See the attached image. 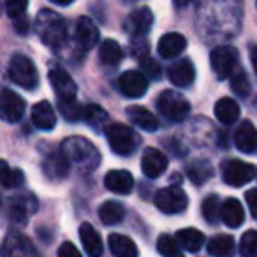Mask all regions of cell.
Masks as SVG:
<instances>
[{"label":"cell","instance_id":"cell-1","mask_svg":"<svg viewBox=\"0 0 257 257\" xmlns=\"http://www.w3.org/2000/svg\"><path fill=\"white\" fill-rule=\"evenodd\" d=\"M60 150L64 152V155L71 162L72 168H76L81 173H92L100 162V154L85 138H79V136L67 138L60 145Z\"/></svg>","mask_w":257,"mask_h":257},{"label":"cell","instance_id":"cell-2","mask_svg":"<svg viewBox=\"0 0 257 257\" xmlns=\"http://www.w3.org/2000/svg\"><path fill=\"white\" fill-rule=\"evenodd\" d=\"M34 29H36L41 43L50 50H60L67 39V23L58 13L51 11V9L39 11Z\"/></svg>","mask_w":257,"mask_h":257},{"label":"cell","instance_id":"cell-3","mask_svg":"<svg viewBox=\"0 0 257 257\" xmlns=\"http://www.w3.org/2000/svg\"><path fill=\"white\" fill-rule=\"evenodd\" d=\"M104 134H106L109 148L120 157L133 155L136 152V148L140 147V138L128 125L118 123V121L116 123H109L104 128Z\"/></svg>","mask_w":257,"mask_h":257},{"label":"cell","instance_id":"cell-4","mask_svg":"<svg viewBox=\"0 0 257 257\" xmlns=\"http://www.w3.org/2000/svg\"><path fill=\"white\" fill-rule=\"evenodd\" d=\"M9 78L25 90H36L39 86V74L36 65L25 55H13L9 62Z\"/></svg>","mask_w":257,"mask_h":257},{"label":"cell","instance_id":"cell-5","mask_svg":"<svg viewBox=\"0 0 257 257\" xmlns=\"http://www.w3.org/2000/svg\"><path fill=\"white\" fill-rule=\"evenodd\" d=\"M157 107L168 120L180 123L190 114V104L182 93L173 92V90H166L159 95Z\"/></svg>","mask_w":257,"mask_h":257},{"label":"cell","instance_id":"cell-6","mask_svg":"<svg viewBox=\"0 0 257 257\" xmlns=\"http://www.w3.org/2000/svg\"><path fill=\"white\" fill-rule=\"evenodd\" d=\"M210 62L211 69H213L215 76L218 79L231 78V74L238 67V51H236V48L222 44V46H217L211 50Z\"/></svg>","mask_w":257,"mask_h":257},{"label":"cell","instance_id":"cell-7","mask_svg":"<svg viewBox=\"0 0 257 257\" xmlns=\"http://www.w3.org/2000/svg\"><path fill=\"white\" fill-rule=\"evenodd\" d=\"M257 175L255 168L248 162L238 161V159H229L222 162V178L231 187H243L252 182Z\"/></svg>","mask_w":257,"mask_h":257},{"label":"cell","instance_id":"cell-8","mask_svg":"<svg viewBox=\"0 0 257 257\" xmlns=\"http://www.w3.org/2000/svg\"><path fill=\"white\" fill-rule=\"evenodd\" d=\"M189 204V197L180 187H168V189H161L155 194V206L168 215L182 213Z\"/></svg>","mask_w":257,"mask_h":257},{"label":"cell","instance_id":"cell-9","mask_svg":"<svg viewBox=\"0 0 257 257\" xmlns=\"http://www.w3.org/2000/svg\"><path fill=\"white\" fill-rule=\"evenodd\" d=\"M2 257H39V252L23 232L9 231L2 243Z\"/></svg>","mask_w":257,"mask_h":257},{"label":"cell","instance_id":"cell-10","mask_svg":"<svg viewBox=\"0 0 257 257\" xmlns=\"http://www.w3.org/2000/svg\"><path fill=\"white\" fill-rule=\"evenodd\" d=\"M37 211V199L32 194H20L9 199L8 213L15 224H25L29 217Z\"/></svg>","mask_w":257,"mask_h":257},{"label":"cell","instance_id":"cell-11","mask_svg":"<svg viewBox=\"0 0 257 257\" xmlns=\"http://www.w3.org/2000/svg\"><path fill=\"white\" fill-rule=\"evenodd\" d=\"M152 25H154V13L150 11V8H140L127 16L123 29L128 36H133L134 39H140V37H145L150 32Z\"/></svg>","mask_w":257,"mask_h":257},{"label":"cell","instance_id":"cell-12","mask_svg":"<svg viewBox=\"0 0 257 257\" xmlns=\"http://www.w3.org/2000/svg\"><path fill=\"white\" fill-rule=\"evenodd\" d=\"M50 83L53 86L55 93L58 95V100H76V93H78V86H76L74 79L71 78L65 69L53 67L48 74Z\"/></svg>","mask_w":257,"mask_h":257},{"label":"cell","instance_id":"cell-13","mask_svg":"<svg viewBox=\"0 0 257 257\" xmlns=\"http://www.w3.org/2000/svg\"><path fill=\"white\" fill-rule=\"evenodd\" d=\"M148 88V79L141 71H127L118 78V90L125 97L136 99L141 97Z\"/></svg>","mask_w":257,"mask_h":257},{"label":"cell","instance_id":"cell-14","mask_svg":"<svg viewBox=\"0 0 257 257\" xmlns=\"http://www.w3.org/2000/svg\"><path fill=\"white\" fill-rule=\"evenodd\" d=\"M74 41L81 51H88L99 43V29L86 16L78 18L74 27Z\"/></svg>","mask_w":257,"mask_h":257},{"label":"cell","instance_id":"cell-15","mask_svg":"<svg viewBox=\"0 0 257 257\" xmlns=\"http://www.w3.org/2000/svg\"><path fill=\"white\" fill-rule=\"evenodd\" d=\"M25 113V100L15 93L13 90L4 88L2 92V102H0V114H2V120L9 121V123H15Z\"/></svg>","mask_w":257,"mask_h":257},{"label":"cell","instance_id":"cell-16","mask_svg":"<svg viewBox=\"0 0 257 257\" xmlns=\"http://www.w3.org/2000/svg\"><path fill=\"white\" fill-rule=\"evenodd\" d=\"M69 169H71V162L67 161V157L64 155V152H51V154L46 155L43 162V171L44 175L50 180H64L65 176L69 175Z\"/></svg>","mask_w":257,"mask_h":257},{"label":"cell","instance_id":"cell-17","mask_svg":"<svg viewBox=\"0 0 257 257\" xmlns=\"http://www.w3.org/2000/svg\"><path fill=\"white\" fill-rule=\"evenodd\" d=\"M168 168V157L157 148H147L141 157V169L147 178H159Z\"/></svg>","mask_w":257,"mask_h":257},{"label":"cell","instance_id":"cell-18","mask_svg":"<svg viewBox=\"0 0 257 257\" xmlns=\"http://www.w3.org/2000/svg\"><path fill=\"white\" fill-rule=\"evenodd\" d=\"M234 145L243 154H255L257 152V128L250 120H243L234 133Z\"/></svg>","mask_w":257,"mask_h":257},{"label":"cell","instance_id":"cell-19","mask_svg":"<svg viewBox=\"0 0 257 257\" xmlns=\"http://www.w3.org/2000/svg\"><path fill=\"white\" fill-rule=\"evenodd\" d=\"M104 185H106V189L111 190V192L127 196V194H131L134 189V178L128 171L114 169V171H109L104 176Z\"/></svg>","mask_w":257,"mask_h":257},{"label":"cell","instance_id":"cell-20","mask_svg":"<svg viewBox=\"0 0 257 257\" xmlns=\"http://www.w3.org/2000/svg\"><path fill=\"white\" fill-rule=\"evenodd\" d=\"M79 239L83 243V248L85 252L88 253L90 257H100L104 252V245H102V239H100V234L95 231L92 224L88 222H83L79 225Z\"/></svg>","mask_w":257,"mask_h":257},{"label":"cell","instance_id":"cell-21","mask_svg":"<svg viewBox=\"0 0 257 257\" xmlns=\"http://www.w3.org/2000/svg\"><path fill=\"white\" fill-rule=\"evenodd\" d=\"M169 79L171 83H175L176 86H190L196 79V69H194V64L189 60V58H182L176 64H173L169 67Z\"/></svg>","mask_w":257,"mask_h":257},{"label":"cell","instance_id":"cell-22","mask_svg":"<svg viewBox=\"0 0 257 257\" xmlns=\"http://www.w3.org/2000/svg\"><path fill=\"white\" fill-rule=\"evenodd\" d=\"M127 116L131 123L136 125L138 128L145 131V133H155L159 128V121L154 116L152 111H148L143 106H128L127 107Z\"/></svg>","mask_w":257,"mask_h":257},{"label":"cell","instance_id":"cell-23","mask_svg":"<svg viewBox=\"0 0 257 257\" xmlns=\"http://www.w3.org/2000/svg\"><path fill=\"white\" fill-rule=\"evenodd\" d=\"M187 48V39L178 32H169L161 37L157 51L162 58H175Z\"/></svg>","mask_w":257,"mask_h":257},{"label":"cell","instance_id":"cell-24","mask_svg":"<svg viewBox=\"0 0 257 257\" xmlns=\"http://www.w3.org/2000/svg\"><path fill=\"white\" fill-rule=\"evenodd\" d=\"M32 123L41 131H51L57 125V114L48 100H41L32 107Z\"/></svg>","mask_w":257,"mask_h":257},{"label":"cell","instance_id":"cell-25","mask_svg":"<svg viewBox=\"0 0 257 257\" xmlns=\"http://www.w3.org/2000/svg\"><path fill=\"white\" fill-rule=\"evenodd\" d=\"M107 243H109L111 253H113L114 257H140L136 243L131 238H127V236L113 232V234H109V238H107Z\"/></svg>","mask_w":257,"mask_h":257},{"label":"cell","instance_id":"cell-26","mask_svg":"<svg viewBox=\"0 0 257 257\" xmlns=\"http://www.w3.org/2000/svg\"><path fill=\"white\" fill-rule=\"evenodd\" d=\"M215 116L220 123L232 125L239 118V104L231 97H222L215 104Z\"/></svg>","mask_w":257,"mask_h":257},{"label":"cell","instance_id":"cell-27","mask_svg":"<svg viewBox=\"0 0 257 257\" xmlns=\"http://www.w3.org/2000/svg\"><path fill=\"white\" fill-rule=\"evenodd\" d=\"M99 60L106 67H116L123 60V50H121L116 41L113 39L102 41L99 48Z\"/></svg>","mask_w":257,"mask_h":257},{"label":"cell","instance_id":"cell-28","mask_svg":"<svg viewBox=\"0 0 257 257\" xmlns=\"http://www.w3.org/2000/svg\"><path fill=\"white\" fill-rule=\"evenodd\" d=\"M222 220L229 227H239L245 220V211L238 199L229 197L222 203Z\"/></svg>","mask_w":257,"mask_h":257},{"label":"cell","instance_id":"cell-29","mask_svg":"<svg viewBox=\"0 0 257 257\" xmlns=\"http://www.w3.org/2000/svg\"><path fill=\"white\" fill-rule=\"evenodd\" d=\"M234 252V239L229 234H217L208 241V253L213 257H232Z\"/></svg>","mask_w":257,"mask_h":257},{"label":"cell","instance_id":"cell-30","mask_svg":"<svg viewBox=\"0 0 257 257\" xmlns=\"http://www.w3.org/2000/svg\"><path fill=\"white\" fill-rule=\"evenodd\" d=\"M176 239H178L180 246L187 252H199L201 246L204 245V234L201 231L194 227H187V229H180L176 232Z\"/></svg>","mask_w":257,"mask_h":257},{"label":"cell","instance_id":"cell-31","mask_svg":"<svg viewBox=\"0 0 257 257\" xmlns=\"http://www.w3.org/2000/svg\"><path fill=\"white\" fill-rule=\"evenodd\" d=\"M187 176L194 185H204L213 176V168L204 159H197L187 166Z\"/></svg>","mask_w":257,"mask_h":257},{"label":"cell","instance_id":"cell-32","mask_svg":"<svg viewBox=\"0 0 257 257\" xmlns=\"http://www.w3.org/2000/svg\"><path fill=\"white\" fill-rule=\"evenodd\" d=\"M125 217V208L116 201H106L100 204L99 208V218L102 220V224L106 225H114L120 224Z\"/></svg>","mask_w":257,"mask_h":257},{"label":"cell","instance_id":"cell-33","mask_svg":"<svg viewBox=\"0 0 257 257\" xmlns=\"http://www.w3.org/2000/svg\"><path fill=\"white\" fill-rule=\"evenodd\" d=\"M83 120H85L93 131H97V133L109 125L107 123V113L100 106H97V104H88V106H85Z\"/></svg>","mask_w":257,"mask_h":257},{"label":"cell","instance_id":"cell-34","mask_svg":"<svg viewBox=\"0 0 257 257\" xmlns=\"http://www.w3.org/2000/svg\"><path fill=\"white\" fill-rule=\"evenodd\" d=\"M201 213L208 224H217L218 218H222V204L218 196H215V194L208 196L201 204Z\"/></svg>","mask_w":257,"mask_h":257},{"label":"cell","instance_id":"cell-35","mask_svg":"<svg viewBox=\"0 0 257 257\" xmlns=\"http://www.w3.org/2000/svg\"><path fill=\"white\" fill-rule=\"evenodd\" d=\"M157 250L162 257H183L178 239L169 234H161L157 239Z\"/></svg>","mask_w":257,"mask_h":257},{"label":"cell","instance_id":"cell-36","mask_svg":"<svg viewBox=\"0 0 257 257\" xmlns=\"http://www.w3.org/2000/svg\"><path fill=\"white\" fill-rule=\"evenodd\" d=\"M229 81H231V90L238 97H248L250 95V81H248V76H246V72L241 69V65H239V67H236V71L231 74Z\"/></svg>","mask_w":257,"mask_h":257},{"label":"cell","instance_id":"cell-37","mask_svg":"<svg viewBox=\"0 0 257 257\" xmlns=\"http://www.w3.org/2000/svg\"><path fill=\"white\" fill-rule=\"evenodd\" d=\"M25 182V175L22 169H11L8 162L2 161V185L4 189H18Z\"/></svg>","mask_w":257,"mask_h":257},{"label":"cell","instance_id":"cell-38","mask_svg":"<svg viewBox=\"0 0 257 257\" xmlns=\"http://www.w3.org/2000/svg\"><path fill=\"white\" fill-rule=\"evenodd\" d=\"M58 111L67 121H79L85 114V107L78 100H58Z\"/></svg>","mask_w":257,"mask_h":257},{"label":"cell","instance_id":"cell-39","mask_svg":"<svg viewBox=\"0 0 257 257\" xmlns=\"http://www.w3.org/2000/svg\"><path fill=\"white\" fill-rule=\"evenodd\" d=\"M239 255L257 257V231H246L239 239Z\"/></svg>","mask_w":257,"mask_h":257},{"label":"cell","instance_id":"cell-40","mask_svg":"<svg viewBox=\"0 0 257 257\" xmlns=\"http://www.w3.org/2000/svg\"><path fill=\"white\" fill-rule=\"evenodd\" d=\"M27 6H29V0H6V11L13 20L25 16Z\"/></svg>","mask_w":257,"mask_h":257},{"label":"cell","instance_id":"cell-41","mask_svg":"<svg viewBox=\"0 0 257 257\" xmlns=\"http://www.w3.org/2000/svg\"><path fill=\"white\" fill-rule=\"evenodd\" d=\"M140 64H141V69H143V72L147 76H150V78H161V65H159L154 58L147 57V58H143Z\"/></svg>","mask_w":257,"mask_h":257},{"label":"cell","instance_id":"cell-42","mask_svg":"<svg viewBox=\"0 0 257 257\" xmlns=\"http://www.w3.org/2000/svg\"><path fill=\"white\" fill-rule=\"evenodd\" d=\"M133 55H134V58L136 60H143V58H147V57H150V51H148V44L145 43V41H134V44H133Z\"/></svg>","mask_w":257,"mask_h":257},{"label":"cell","instance_id":"cell-43","mask_svg":"<svg viewBox=\"0 0 257 257\" xmlns=\"http://www.w3.org/2000/svg\"><path fill=\"white\" fill-rule=\"evenodd\" d=\"M58 257H83V255L71 241H65V243H62L60 248H58Z\"/></svg>","mask_w":257,"mask_h":257},{"label":"cell","instance_id":"cell-44","mask_svg":"<svg viewBox=\"0 0 257 257\" xmlns=\"http://www.w3.org/2000/svg\"><path fill=\"white\" fill-rule=\"evenodd\" d=\"M246 204H248V210L252 213L253 218H257V189H252L245 194Z\"/></svg>","mask_w":257,"mask_h":257},{"label":"cell","instance_id":"cell-45","mask_svg":"<svg viewBox=\"0 0 257 257\" xmlns=\"http://www.w3.org/2000/svg\"><path fill=\"white\" fill-rule=\"evenodd\" d=\"M15 30H16L18 34H22V36L29 34V30H30L29 18H27V16H20V18H16V20H15Z\"/></svg>","mask_w":257,"mask_h":257},{"label":"cell","instance_id":"cell-46","mask_svg":"<svg viewBox=\"0 0 257 257\" xmlns=\"http://www.w3.org/2000/svg\"><path fill=\"white\" fill-rule=\"evenodd\" d=\"M250 62H252L253 71H255V76H257V46L250 48Z\"/></svg>","mask_w":257,"mask_h":257},{"label":"cell","instance_id":"cell-47","mask_svg":"<svg viewBox=\"0 0 257 257\" xmlns=\"http://www.w3.org/2000/svg\"><path fill=\"white\" fill-rule=\"evenodd\" d=\"M50 2H53V4H57V6H62V8H65V6L72 4L74 0H50Z\"/></svg>","mask_w":257,"mask_h":257},{"label":"cell","instance_id":"cell-48","mask_svg":"<svg viewBox=\"0 0 257 257\" xmlns=\"http://www.w3.org/2000/svg\"><path fill=\"white\" fill-rule=\"evenodd\" d=\"M175 2V6L176 8H183V6H187L190 2V0H173Z\"/></svg>","mask_w":257,"mask_h":257},{"label":"cell","instance_id":"cell-49","mask_svg":"<svg viewBox=\"0 0 257 257\" xmlns=\"http://www.w3.org/2000/svg\"><path fill=\"white\" fill-rule=\"evenodd\" d=\"M125 2H134V0H125Z\"/></svg>","mask_w":257,"mask_h":257}]
</instances>
